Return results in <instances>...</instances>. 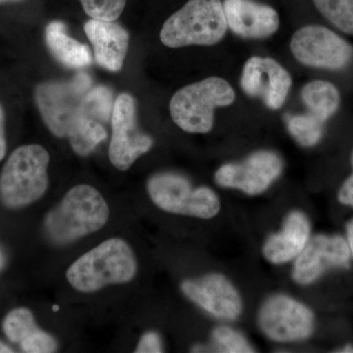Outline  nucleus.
<instances>
[{"mask_svg": "<svg viewBox=\"0 0 353 353\" xmlns=\"http://www.w3.org/2000/svg\"><path fill=\"white\" fill-rule=\"evenodd\" d=\"M213 343L217 352L225 353L254 352L243 334L229 327H218L212 333Z\"/></svg>", "mask_w": 353, "mask_h": 353, "instance_id": "nucleus-25", "label": "nucleus"}, {"mask_svg": "<svg viewBox=\"0 0 353 353\" xmlns=\"http://www.w3.org/2000/svg\"><path fill=\"white\" fill-rule=\"evenodd\" d=\"M181 288L190 301L219 319L234 320L241 314L243 304L240 294L223 276L211 274L196 280H187Z\"/></svg>", "mask_w": 353, "mask_h": 353, "instance_id": "nucleus-14", "label": "nucleus"}, {"mask_svg": "<svg viewBox=\"0 0 353 353\" xmlns=\"http://www.w3.org/2000/svg\"><path fill=\"white\" fill-rule=\"evenodd\" d=\"M324 123L311 113L287 118L290 134L303 146H313L320 141Z\"/></svg>", "mask_w": 353, "mask_h": 353, "instance_id": "nucleus-22", "label": "nucleus"}, {"mask_svg": "<svg viewBox=\"0 0 353 353\" xmlns=\"http://www.w3.org/2000/svg\"><path fill=\"white\" fill-rule=\"evenodd\" d=\"M162 352H163V347H162L160 336L153 332H148L141 336L136 350L137 353H159Z\"/></svg>", "mask_w": 353, "mask_h": 353, "instance_id": "nucleus-28", "label": "nucleus"}, {"mask_svg": "<svg viewBox=\"0 0 353 353\" xmlns=\"http://www.w3.org/2000/svg\"><path fill=\"white\" fill-rule=\"evenodd\" d=\"M259 323L269 339L287 343L307 339L314 329V315L289 296H275L262 305Z\"/></svg>", "mask_w": 353, "mask_h": 353, "instance_id": "nucleus-10", "label": "nucleus"}, {"mask_svg": "<svg viewBox=\"0 0 353 353\" xmlns=\"http://www.w3.org/2000/svg\"><path fill=\"white\" fill-rule=\"evenodd\" d=\"M233 88L224 79L212 77L178 90L170 101L172 119L181 129L194 134L210 132L214 109L231 105Z\"/></svg>", "mask_w": 353, "mask_h": 353, "instance_id": "nucleus-5", "label": "nucleus"}, {"mask_svg": "<svg viewBox=\"0 0 353 353\" xmlns=\"http://www.w3.org/2000/svg\"><path fill=\"white\" fill-rule=\"evenodd\" d=\"M310 236L307 217L299 211L290 213L280 233L273 234L265 243V259L274 264L287 263L296 259Z\"/></svg>", "mask_w": 353, "mask_h": 353, "instance_id": "nucleus-17", "label": "nucleus"}, {"mask_svg": "<svg viewBox=\"0 0 353 353\" xmlns=\"http://www.w3.org/2000/svg\"><path fill=\"white\" fill-rule=\"evenodd\" d=\"M114 108L112 92L104 85L90 88L83 99L81 114L87 117L108 123L112 117Z\"/></svg>", "mask_w": 353, "mask_h": 353, "instance_id": "nucleus-21", "label": "nucleus"}, {"mask_svg": "<svg viewBox=\"0 0 353 353\" xmlns=\"http://www.w3.org/2000/svg\"><path fill=\"white\" fill-rule=\"evenodd\" d=\"M109 208L99 190L79 185L48 213L44 228L57 243H68L99 231L108 223Z\"/></svg>", "mask_w": 353, "mask_h": 353, "instance_id": "nucleus-2", "label": "nucleus"}, {"mask_svg": "<svg viewBox=\"0 0 353 353\" xmlns=\"http://www.w3.org/2000/svg\"><path fill=\"white\" fill-rule=\"evenodd\" d=\"M303 101L309 113L323 122L336 113L340 105V94L333 83L326 81H313L303 88Z\"/></svg>", "mask_w": 353, "mask_h": 353, "instance_id": "nucleus-19", "label": "nucleus"}, {"mask_svg": "<svg viewBox=\"0 0 353 353\" xmlns=\"http://www.w3.org/2000/svg\"><path fill=\"white\" fill-rule=\"evenodd\" d=\"M282 160L276 153H253L241 163L226 164L216 172L218 185L243 190L250 196L262 194L282 172Z\"/></svg>", "mask_w": 353, "mask_h": 353, "instance_id": "nucleus-12", "label": "nucleus"}, {"mask_svg": "<svg viewBox=\"0 0 353 353\" xmlns=\"http://www.w3.org/2000/svg\"><path fill=\"white\" fill-rule=\"evenodd\" d=\"M4 265H6V255H4L3 252L0 248V271L3 269Z\"/></svg>", "mask_w": 353, "mask_h": 353, "instance_id": "nucleus-33", "label": "nucleus"}, {"mask_svg": "<svg viewBox=\"0 0 353 353\" xmlns=\"http://www.w3.org/2000/svg\"><path fill=\"white\" fill-rule=\"evenodd\" d=\"M150 199L162 210L174 214L210 219L220 211L217 194L206 187L194 189L185 176L164 173L148 183Z\"/></svg>", "mask_w": 353, "mask_h": 353, "instance_id": "nucleus-7", "label": "nucleus"}, {"mask_svg": "<svg viewBox=\"0 0 353 353\" xmlns=\"http://www.w3.org/2000/svg\"><path fill=\"white\" fill-rule=\"evenodd\" d=\"M338 352H343V353H353V347H350V345H347L345 348H343L341 350H339Z\"/></svg>", "mask_w": 353, "mask_h": 353, "instance_id": "nucleus-34", "label": "nucleus"}, {"mask_svg": "<svg viewBox=\"0 0 353 353\" xmlns=\"http://www.w3.org/2000/svg\"><path fill=\"white\" fill-rule=\"evenodd\" d=\"M2 329L6 338L12 343H19L38 329L34 315L28 308L13 309L4 318Z\"/></svg>", "mask_w": 353, "mask_h": 353, "instance_id": "nucleus-24", "label": "nucleus"}, {"mask_svg": "<svg viewBox=\"0 0 353 353\" xmlns=\"http://www.w3.org/2000/svg\"><path fill=\"white\" fill-rule=\"evenodd\" d=\"M223 6L230 29L243 38H266L280 25L275 9L252 0H225Z\"/></svg>", "mask_w": 353, "mask_h": 353, "instance_id": "nucleus-15", "label": "nucleus"}, {"mask_svg": "<svg viewBox=\"0 0 353 353\" xmlns=\"http://www.w3.org/2000/svg\"><path fill=\"white\" fill-rule=\"evenodd\" d=\"M290 50L301 63L315 68L343 69L353 58L352 46L321 26L299 29L292 37Z\"/></svg>", "mask_w": 353, "mask_h": 353, "instance_id": "nucleus-8", "label": "nucleus"}, {"mask_svg": "<svg viewBox=\"0 0 353 353\" xmlns=\"http://www.w3.org/2000/svg\"><path fill=\"white\" fill-rule=\"evenodd\" d=\"M85 32L94 46L97 63L109 71H119L129 46L126 30L114 21L90 19L85 23Z\"/></svg>", "mask_w": 353, "mask_h": 353, "instance_id": "nucleus-16", "label": "nucleus"}, {"mask_svg": "<svg viewBox=\"0 0 353 353\" xmlns=\"http://www.w3.org/2000/svg\"><path fill=\"white\" fill-rule=\"evenodd\" d=\"M241 87L246 94L260 97L268 108H282L292 87L289 72L272 58L252 57L243 67Z\"/></svg>", "mask_w": 353, "mask_h": 353, "instance_id": "nucleus-13", "label": "nucleus"}, {"mask_svg": "<svg viewBox=\"0 0 353 353\" xmlns=\"http://www.w3.org/2000/svg\"><path fill=\"white\" fill-rule=\"evenodd\" d=\"M83 10L92 19L115 21L126 6V0H80Z\"/></svg>", "mask_w": 353, "mask_h": 353, "instance_id": "nucleus-26", "label": "nucleus"}, {"mask_svg": "<svg viewBox=\"0 0 353 353\" xmlns=\"http://www.w3.org/2000/svg\"><path fill=\"white\" fill-rule=\"evenodd\" d=\"M112 137L109 145V159L121 171H126L141 155L152 148V139L139 131L136 104L131 95L120 94L114 103Z\"/></svg>", "mask_w": 353, "mask_h": 353, "instance_id": "nucleus-9", "label": "nucleus"}, {"mask_svg": "<svg viewBox=\"0 0 353 353\" xmlns=\"http://www.w3.org/2000/svg\"><path fill=\"white\" fill-rule=\"evenodd\" d=\"M50 154L41 145L18 148L7 159L0 174V201L20 208L39 201L48 187Z\"/></svg>", "mask_w": 353, "mask_h": 353, "instance_id": "nucleus-3", "label": "nucleus"}, {"mask_svg": "<svg viewBox=\"0 0 353 353\" xmlns=\"http://www.w3.org/2000/svg\"><path fill=\"white\" fill-rule=\"evenodd\" d=\"M6 153V139L4 132V113L0 106V161H2Z\"/></svg>", "mask_w": 353, "mask_h": 353, "instance_id": "nucleus-30", "label": "nucleus"}, {"mask_svg": "<svg viewBox=\"0 0 353 353\" xmlns=\"http://www.w3.org/2000/svg\"><path fill=\"white\" fill-rule=\"evenodd\" d=\"M227 28L221 0H190L164 23L160 39L173 48L212 46L223 39Z\"/></svg>", "mask_w": 353, "mask_h": 353, "instance_id": "nucleus-4", "label": "nucleus"}, {"mask_svg": "<svg viewBox=\"0 0 353 353\" xmlns=\"http://www.w3.org/2000/svg\"><path fill=\"white\" fill-rule=\"evenodd\" d=\"M6 1H12V0H0V3H3V2Z\"/></svg>", "mask_w": 353, "mask_h": 353, "instance_id": "nucleus-35", "label": "nucleus"}, {"mask_svg": "<svg viewBox=\"0 0 353 353\" xmlns=\"http://www.w3.org/2000/svg\"><path fill=\"white\" fill-rule=\"evenodd\" d=\"M350 254V245L345 239L318 234L309 239L303 252L297 255L292 278L299 284H311L329 269L348 268Z\"/></svg>", "mask_w": 353, "mask_h": 353, "instance_id": "nucleus-11", "label": "nucleus"}, {"mask_svg": "<svg viewBox=\"0 0 353 353\" xmlns=\"http://www.w3.org/2000/svg\"><path fill=\"white\" fill-rule=\"evenodd\" d=\"M46 41L53 57L66 66L81 68L92 62L88 46L67 36L63 23H50L46 30Z\"/></svg>", "mask_w": 353, "mask_h": 353, "instance_id": "nucleus-18", "label": "nucleus"}, {"mask_svg": "<svg viewBox=\"0 0 353 353\" xmlns=\"http://www.w3.org/2000/svg\"><path fill=\"white\" fill-rule=\"evenodd\" d=\"M352 164L353 167V152ZM339 201L345 205L352 206L353 208V174L341 188L340 192H339Z\"/></svg>", "mask_w": 353, "mask_h": 353, "instance_id": "nucleus-29", "label": "nucleus"}, {"mask_svg": "<svg viewBox=\"0 0 353 353\" xmlns=\"http://www.w3.org/2000/svg\"><path fill=\"white\" fill-rule=\"evenodd\" d=\"M347 243L353 255V220L347 225Z\"/></svg>", "mask_w": 353, "mask_h": 353, "instance_id": "nucleus-31", "label": "nucleus"}, {"mask_svg": "<svg viewBox=\"0 0 353 353\" xmlns=\"http://www.w3.org/2000/svg\"><path fill=\"white\" fill-rule=\"evenodd\" d=\"M319 12L341 31L353 34V0H313Z\"/></svg>", "mask_w": 353, "mask_h": 353, "instance_id": "nucleus-23", "label": "nucleus"}, {"mask_svg": "<svg viewBox=\"0 0 353 353\" xmlns=\"http://www.w3.org/2000/svg\"><path fill=\"white\" fill-rule=\"evenodd\" d=\"M20 347L26 353H51L57 352V343L52 336L38 328L21 341Z\"/></svg>", "mask_w": 353, "mask_h": 353, "instance_id": "nucleus-27", "label": "nucleus"}, {"mask_svg": "<svg viewBox=\"0 0 353 353\" xmlns=\"http://www.w3.org/2000/svg\"><path fill=\"white\" fill-rule=\"evenodd\" d=\"M138 269L131 246L122 239H109L77 259L67 280L79 292L90 294L108 285L125 284Z\"/></svg>", "mask_w": 353, "mask_h": 353, "instance_id": "nucleus-1", "label": "nucleus"}, {"mask_svg": "<svg viewBox=\"0 0 353 353\" xmlns=\"http://www.w3.org/2000/svg\"><path fill=\"white\" fill-rule=\"evenodd\" d=\"M14 352L12 348L7 345L6 343H2L0 341V353Z\"/></svg>", "mask_w": 353, "mask_h": 353, "instance_id": "nucleus-32", "label": "nucleus"}, {"mask_svg": "<svg viewBox=\"0 0 353 353\" xmlns=\"http://www.w3.org/2000/svg\"><path fill=\"white\" fill-rule=\"evenodd\" d=\"M108 137V132L99 121L81 115L68 138L77 154H90L97 145Z\"/></svg>", "mask_w": 353, "mask_h": 353, "instance_id": "nucleus-20", "label": "nucleus"}, {"mask_svg": "<svg viewBox=\"0 0 353 353\" xmlns=\"http://www.w3.org/2000/svg\"><path fill=\"white\" fill-rule=\"evenodd\" d=\"M92 88V79L78 74L70 82L41 83L36 101L43 122L59 138L68 137L80 119L83 99Z\"/></svg>", "mask_w": 353, "mask_h": 353, "instance_id": "nucleus-6", "label": "nucleus"}]
</instances>
